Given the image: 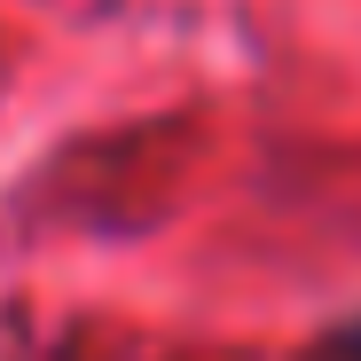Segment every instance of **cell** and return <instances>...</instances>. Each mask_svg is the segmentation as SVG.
I'll return each instance as SVG.
<instances>
[{"label":"cell","instance_id":"obj_1","mask_svg":"<svg viewBox=\"0 0 361 361\" xmlns=\"http://www.w3.org/2000/svg\"><path fill=\"white\" fill-rule=\"evenodd\" d=\"M314 361H361V314H353V322H338V330H322Z\"/></svg>","mask_w":361,"mask_h":361}]
</instances>
